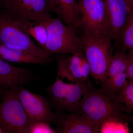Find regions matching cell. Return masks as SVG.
<instances>
[{"mask_svg": "<svg viewBox=\"0 0 133 133\" xmlns=\"http://www.w3.org/2000/svg\"><path fill=\"white\" fill-rule=\"evenodd\" d=\"M77 112L87 115L100 125L110 119L126 122L130 120L118 98L112 97L101 89H95L91 83L80 101Z\"/></svg>", "mask_w": 133, "mask_h": 133, "instance_id": "1", "label": "cell"}, {"mask_svg": "<svg viewBox=\"0 0 133 133\" xmlns=\"http://www.w3.org/2000/svg\"><path fill=\"white\" fill-rule=\"evenodd\" d=\"M75 20L77 30L83 35L109 36V17L104 0H78Z\"/></svg>", "mask_w": 133, "mask_h": 133, "instance_id": "2", "label": "cell"}, {"mask_svg": "<svg viewBox=\"0 0 133 133\" xmlns=\"http://www.w3.org/2000/svg\"><path fill=\"white\" fill-rule=\"evenodd\" d=\"M90 76L102 82L113 56L112 40L108 36L83 34L81 36Z\"/></svg>", "mask_w": 133, "mask_h": 133, "instance_id": "3", "label": "cell"}, {"mask_svg": "<svg viewBox=\"0 0 133 133\" xmlns=\"http://www.w3.org/2000/svg\"><path fill=\"white\" fill-rule=\"evenodd\" d=\"M0 41L1 44L8 48L52 61L49 53L36 44L17 22L5 12L0 14Z\"/></svg>", "mask_w": 133, "mask_h": 133, "instance_id": "4", "label": "cell"}, {"mask_svg": "<svg viewBox=\"0 0 133 133\" xmlns=\"http://www.w3.org/2000/svg\"><path fill=\"white\" fill-rule=\"evenodd\" d=\"M0 104V125L6 133H29L31 122L19 98L18 86L3 94Z\"/></svg>", "mask_w": 133, "mask_h": 133, "instance_id": "5", "label": "cell"}, {"mask_svg": "<svg viewBox=\"0 0 133 133\" xmlns=\"http://www.w3.org/2000/svg\"><path fill=\"white\" fill-rule=\"evenodd\" d=\"M48 42L44 49L50 55L55 53L84 52L81 36L69 28L59 18L46 20Z\"/></svg>", "mask_w": 133, "mask_h": 133, "instance_id": "6", "label": "cell"}, {"mask_svg": "<svg viewBox=\"0 0 133 133\" xmlns=\"http://www.w3.org/2000/svg\"><path fill=\"white\" fill-rule=\"evenodd\" d=\"M57 76L50 91L53 102L61 111L76 113L82 98L90 87L91 81L65 83Z\"/></svg>", "mask_w": 133, "mask_h": 133, "instance_id": "7", "label": "cell"}, {"mask_svg": "<svg viewBox=\"0 0 133 133\" xmlns=\"http://www.w3.org/2000/svg\"><path fill=\"white\" fill-rule=\"evenodd\" d=\"M5 13L17 21H44L51 17L48 0H3Z\"/></svg>", "mask_w": 133, "mask_h": 133, "instance_id": "8", "label": "cell"}, {"mask_svg": "<svg viewBox=\"0 0 133 133\" xmlns=\"http://www.w3.org/2000/svg\"><path fill=\"white\" fill-rule=\"evenodd\" d=\"M127 53L123 50L114 54L102 83V90L112 97L119 96L128 81L126 73Z\"/></svg>", "mask_w": 133, "mask_h": 133, "instance_id": "9", "label": "cell"}, {"mask_svg": "<svg viewBox=\"0 0 133 133\" xmlns=\"http://www.w3.org/2000/svg\"><path fill=\"white\" fill-rule=\"evenodd\" d=\"M18 91L23 107L31 122L42 121L50 125L57 123V115L52 112L44 98L29 91L22 86L18 87Z\"/></svg>", "mask_w": 133, "mask_h": 133, "instance_id": "10", "label": "cell"}, {"mask_svg": "<svg viewBox=\"0 0 133 133\" xmlns=\"http://www.w3.org/2000/svg\"><path fill=\"white\" fill-rule=\"evenodd\" d=\"M57 76L71 82L89 80L91 68L84 52L72 54L71 56L57 57Z\"/></svg>", "mask_w": 133, "mask_h": 133, "instance_id": "11", "label": "cell"}, {"mask_svg": "<svg viewBox=\"0 0 133 133\" xmlns=\"http://www.w3.org/2000/svg\"><path fill=\"white\" fill-rule=\"evenodd\" d=\"M56 133H99L100 124L81 113L57 115Z\"/></svg>", "mask_w": 133, "mask_h": 133, "instance_id": "12", "label": "cell"}, {"mask_svg": "<svg viewBox=\"0 0 133 133\" xmlns=\"http://www.w3.org/2000/svg\"><path fill=\"white\" fill-rule=\"evenodd\" d=\"M109 23V36L116 44L121 37L128 15L126 0H104Z\"/></svg>", "mask_w": 133, "mask_h": 133, "instance_id": "13", "label": "cell"}, {"mask_svg": "<svg viewBox=\"0 0 133 133\" xmlns=\"http://www.w3.org/2000/svg\"><path fill=\"white\" fill-rule=\"evenodd\" d=\"M28 70L16 67L0 58V91L3 94L14 87L26 84L30 81Z\"/></svg>", "mask_w": 133, "mask_h": 133, "instance_id": "14", "label": "cell"}, {"mask_svg": "<svg viewBox=\"0 0 133 133\" xmlns=\"http://www.w3.org/2000/svg\"><path fill=\"white\" fill-rule=\"evenodd\" d=\"M48 1L50 11L56 14L66 26L77 33L75 20V9L77 0Z\"/></svg>", "mask_w": 133, "mask_h": 133, "instance_id": "15", "label": "cell"}, {"mask_svg": "<svg viewBox=\"0 0 133 133\" xmlns=\"http://www.w3.org/2000/svg\"><path fill=\"white\" fill-rule=\"evenodd\" d=\"M0 58L7 62L17 64L44 65L50 63L43 58L21 50L8 48L1 44H0Z\"/></svg>", "mask_w": 133, "mask_h": 133, "instance_id": "16", "label": "cell"}, {"mask_svg": "<svg viewBox=\"0 0 133 133\" xmlns=\"http://www.w3.org/2000/svg\"><path fill=\"white\" fill-rule=\"evenodd\" d=\"M46 21L42 22L16 21L23 29L31 37L34 38L38 43V45L44 49L47 44L48 37Z\"/></svg>", "mask_w": 133, "mask_h": 133, "instance_id": "17", "label": "cell"}, {"mask_svg": "<svg viewBox=\"0 0 133 133\" xmlns=\"http://www.w3.org/2000/svg\"><path fill=\"white\" fill-rule=\"evenodd\" d=\"M128 6V15L122 33L120 43L122 50H133V0H126Z\"/></svg>", "mask_w": 133, "mask_h": 133, "instance_id": "18", "label": "cell"}, {"mask_svg": "<svg viewBox=\"0 0 133 133\" xmlns=\"http://www.w3.org/2000/svg\"><path fill=\"white\" fill-rule=\"evenodd\" d=\"M129 132L127 122L115 119L103 122L99 125V133Z\"/></svg>", "mask_w": 133, "mask_h": 133, "instance_id": "19", "label": "cell"}, {"mask_svg": "<svg viewBox=\"0 0 133 133\" xmlns=\"http://www.w3.org/2000/svg\"><path fill=\"white\" fill-rule=\"evenodd\" d=\"M116 97L123 105L126 112L132 113L133 111V81H128L125 87Z\"/></svg>", "mask_w": 133, "mask_h": 133, "instance_id": "20", "label": "cell"}, {"mask_svg": "<svg viewBox=\"0 0 133 133\" xmlns=\"http://www.w3.org/2000/svg\"><path fill=\"white\" fill-rule=\"evenodd\" d=\"M56 130L50 126V124L44 122H31L29 133H55Z\"/></svg>", "mask_w": 133, "mask_h": 133, "instance_id": "21", "label": "cell"}, {"mask_svg": "<svg viewBox=\"0 0 133 133\" xmlns=\"http://www.w3.org/2000/svg\"><path fill=\"white\" fill-rule=\"evenodd\" d=\"M126 73L129 81H133V50L127 53Z\"/></svg>", "mask_w": 133, "mask_h": 133, "instance_id": "22", "label": "cell"}, {"mask_svg": "<svg viewBox=\"0 0 133 133\" xmlns=\"http://www.w3.org/2000/svg\"><path fill=\"white\" fill-rule=\"evenodd\" d=\"M6 133V132L3 129L2 127L0 125V133Z\"/></svg>", "mask_w": 133, "mask_h": 133, "instance_id": "23", "label": "cell"}, {"mask_svg": "<svg viewBox=\"0 0 133 133\" xmlns=\"http://www.w3.org/2000/svg\"><path fill=\"white\" fill-rule=\"evenodd\" d=\"M129 119H130V121L133 122V116H130Z\"/></svg>", "mask_w": 133, "mask_h": 133, "instance_id": "24", "label": "cell"}, {"mask_svg": "<svg viewBox=\"0 0 133 133\" xmlns=\"http://www.w3.org/2000/svg\"><path fill=\"white\" fill-rule=\"evenodd\" d=\"M3 1V0H0V5L2 4Z\"/></svg>", "mask_w": 133, "mask_h": 133, "instance_id": "25", "label": "cell"}, {"mask_svg": "<svg viewBox=\"0 0 133 133\" xmlns=\"http://www.w3.org/2000/svg\"><path fill=\"white\" fill-rule=\"evenodd\" d=\"M1 95V91H0V96Z\"/></svg>", "mask_w": 133, "mask_h": 133, "instance_id": "26", "label": "cell"}, {"mask_svg": "<svg viewBox=\"0 0 133 133\" xmlns=\"http://www.w3.org/2000/svg\"><path fill=\"white\" fill-rule=\"evenodd\" d=\"M1 44V41H0V44Z\"/></svg>", "mask_w": 133, "mask_h": 133, "instance_id": "27", "label": "cell"}]
</instances>
